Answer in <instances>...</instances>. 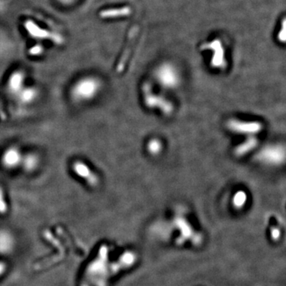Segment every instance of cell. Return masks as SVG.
<instances>
[{
    "mask_svg": "<svg viewBox=\"0 0 286 286\" xmlns=\"http://www.w3.org/2000/svg\"><path fill=\"white\" fill-rule=\"evenodd\" d=\"M101 87V81L98 79L94 77L81 79L72 87V96L78 102L89 101L96 97Z\"/></svg>",
    "mask_w": 286,
    "mask_h": 286,
    "instance_id": "6da1fadb",
    "label": "cell"
},
{
    "mask_svg": "<svg viewBox=\"0 0 286 286\" xmlns=\"http://www.w3.org/2000/svg\"><path fill=\"white\" fill-rule=\"evenodd\" d=\"M142 93L145 104L150 108L158 109L167 116H169L174 111V107L170 101L166 100L163 96L153 93L152 87L149 83H144L142 85Z\"/></svg>",
    "mask_w": 286,
    "mask_h": 286,
    "instance_id": "7a4b0ae2",
    "label": "cell"
},
{
    "mask_svg": "<svg viewBox=\"0 0 286 286\" xmlns=\"http://www.w3.org/2000/svg\"><path fill=\"white\" fill-rule=\"evenodd\" d=\"M257 159L265 164L278 166L285 160V149L280 145H269L257 154Z\"/></svg>",
    "mask_w": 286,
    "mask_h": 286,
    "instance_id": "3957f363",
    "label": "cell"
},
{
    "mask_svg": "<svg viewBox=\"0 0 286 286\" xmlns=\"http://www.w3.org/2000/svg\"><path fill=\"white\" fill-rule=\"evenodd\" d=\"M227 129L238 135H253L263 129V125L256 121H243L232 118L227 122Z\"/></svg>",
    "mask_w": 286,
    "mask_h": 286,
    "instance_id": "277c9868",
    "label": "cell"
},
{
    "mask_svg": "<svg viewBox=\"0 0 286 286\" xmlns=\"http://www.w3.org/2000/svg\"><path fill=\"white\" fill-rule=\"evenodd\" d=\"M156 78L161 85L166 88H174L180 84L179 73L170 65H164L156 72Z\"/></svg>",
    "mask_w": 286,
    "mask_h": 286,
    "instance_id": "5b68a950",
    "label": "cell"
},
{
    "mask_svg": "<svg viewBox=\"0 0 286 286\" xmlns=\"http://www.w3.org/2000/svg\"><path fill=\"white\" fill-rule=\"evenodd\" d=\"M24 25L25 28L27 30L29 34L32 37H36V38H40V39L52 40V42H54L55 43H63V38L59 34L51 33L50 31L40 28L39 26H37V25L35 24L34 22H32L31 20H27L25 22Z\"/></svg>",
    "mask_w": 286,
    "mask_h": 286,
    "instance_id": "8992f818",
    "label": "cell"
},
{
    "mask_svg": "<svg viewBox=\"0 0 286 286\" xmlns=\"http://www.w3.org/2000/svg\"><path fill=\"white\" fill-rule=\"evenodd\" d=\"M72 170L78 177L84 180L92 187H96L100 183L98 176L88 167L87 165L81 161L73 162Z\"/></svg>",
    "mask_w": 286,
    "mask_h": 286,
    "instance_id": "52a82bcc",
    "label": "cell"
},
{
    "mask_svg": "<svg viewBox=\"0 0 286 286\" xmlns=\"http://www.w3.org/2000/svg\"><path fill=\"white\" fill-rule=\"evenodd\" d=\"M22 155L19 149L11 147L4 151L1 158V162L3 167L7 169H14L22 163Z\"/></svg>",
    "mask_w": 286,
    "mask_h": 286,
    "instance_id": "ba28073f",
    "label": "cell"
},
{
    "mask_svg": "<svg viewBox=\"0 0 286 286\" xmlns=\"http://www.w3.org/2000/svg\"><path fill=\"white\" fill-rule=\"evenodd\" d=\"M138 31V26H135L133 28L131 29V31H130L129 35H128V39H127V46L125 47L124 51L122 52L120 60L118 61V66H117V68H116V71L118 73H120V72H122L124 70L126 64H127V61L129 59L131 49L133 47L134 43H135V41Z\"/></svg>",
    "mask_w": 286,
    "mask_h": 286,
    "instance_id": "9c48e42d",
    "label": "cell"
},
{
    "mask_svg": "<svg viewBox=\"0 0 286 286\" xmlns=\"http://www.w3.org/2000/svg\"><path fill=\"white\" fill-rule=\"evenodd\" d=\"M26 76L22 71H16L11 74L7 83V91L11 94L16 95L23 88Z\"/></svg>",
    "mask_w": 286,
    "mask_h": 286,
    "instance_id": "30bf717a",
    "label": "cell"
},
{
    "mask_svg": "<svg viewBox=\"0 0 286 286\" xmlns=\"http://www.w3.org/2000/svg\"><path fill=\"white\" fill-rule=\"evenodd\" d=\"M204 49H211L214 50V54L212 59V66L215 68H224L227 66L225 58H224V52L222 48L220 43L213 42L211 45L205 46Z\"/></svg>",
    "mask_w": 286,
    "mask_h": 286,
    "instance_id": "8fae6325",
    "label": "cell"
},
{
    "mask_svg": "<svg viewBox=\"0 0 286 286\" xmlns=\"http://www.w3.org/2000/svg\"><path fill=\"white\" fill-rule=\"evenodd\" d=\"M258 138L253 135L249 136L243 143L238 145L235 148V155L237 156V157H243V156L246 155L247 153H249L251 151L254 150L258 146Z\"/></svg>",
    "mask_w": 286,
    "mask_h": 286,
    "instance_id": "7c38bea8",
    "label": "cell"
},
{
    "mask_svg": "<svg viewBox=\"0 0 286 286\" xmlns=\"http://www.w3.org/2000/svg\"><path fill=\"white\" fill-rule=\"evenodd\" d=\"M38 96V90L36 87H23L16 96L19 102L22 103H30L33 102Z\"/></svg>",
    "mask_w": 286,
    "mask_h": 286,
    "instance_id": "4fadbf2b",
    "label": "cell"
},
{
    "mask_svg": "<svg viewBox=\"0 0 286 286\" xmlns=\"http://www.w3.org/2000/svg\"><path fill=\"white\" fill-rule=\"evenodd\" d=\"M131 13L129 7H122L118 9H107L100 12V16L103 18L107 17H116L126 16Z\"/></svg>",
    "mask_w": 286,
    "mask_h": 286,
    "instance_id": "5bb4252c",
    "label": "cell"
},
{
    "mask_svg": "<svg viewBox=\"0 0 286 286\" xmlns=\"http://www.w3.org/2000/svg\"><path fill=\"white\" fill-rule=\"evenodd\" d=\"M25 170L31 172L37 168L39 164V158L34 153H29L25 157H22V163Z\"/></svg>",
    "mask_w": 286,
    "mask_h": 286,
    "instance_id": "9a60e30c",
    "label": "cell"
},
{
    "mask_svg": "<svg viewBox=\"0 0 286 286\" xmlns=\"http://www.w3.org/2000/svg\"><path fill=\"white\" fill-rule=\"evenodd\" d=\"M247 193L243 191H238L235 194L233 200H232V203H233L235 208L240 209L244 207L245 204L247 203Z\"/></svg>",
    "mask_w": 286,
    "mask_h": 286,
    "instance_id": "2e32d148",
    "label": "cell"
},
{
    "mask_svg": "<svg viewBox=\"0 0 286 286\" xmlns=\"http://www.w3.org/2000/svg\"><path fill=\"white\" fill-rule=\"evenodd\" d=\"M162 150V143L159 139L153 138L147 144V151L152 155H157Z\"/></svg>",
    "mask_w": 286,
    "mask_h": 286,
    "instance_id": "e0dca14e",
    "label": "cell"
},
{
    "mask_svg": "<svg viewBox=\"0 0 286 286\" xmlns=\"http://www.w3.org/2000/svg\"><path fill=\"white\" fill-rule=\"evenodd\" d=\"M7 212V203L5 201L4 192L0 186V214L4 215Z\"/></svg>",
    "mask_w": 286,
    "mask_h": 286,
    "instance_id": "ac0fdd59",
    "label": "cell"
},
{
    "mask_svg": "<svg viewBox=\"0 0 286 286\" xmlns=\"http://www.w3.org/2000/svg\"><path fill=\"white\" fill-rule=\"evenodd\" d=\"M42 52H43V47L40 45H37V46H34L33 48H31L29 51V53L33 56H37L42 53Z\"/></svg>",
    "mask_w": 286,
    "mask_h": 286,
    "instance_id": "d6986e66",
    "label": "cell"
},
{
    "mask_svg": "<svg viewBox=\"0 0 286 286\" xmlns=\"http://www.w3.org/2000/svg\"><path fill=\"white\" fill-rule=\"evenodd\" d=\"M271 237L274 240H278V238L281 237V231L278 227H272L270 232Z\"/></svg>",
    "mask_w": 286,
    "mask_h": 286,
    "instance_id": "ffe728a7",
    "label": "cell"
},
{
    "mask_svg": "<svg viewBox=\"0 0 286 286\" xmlns=\"http://www.w3.org/2000/svg\"><path fill=\"white\" fill-rule=\"evenodd\" d=\"M7 269V267L6 263L3 262H0V278L4 275V273H6Z\"/></svg>",
    "mask_w": 286,
    "mask_h": 286,
    "instance_id": "44dd1931",
    "label": "cell"
}]
</instances>
